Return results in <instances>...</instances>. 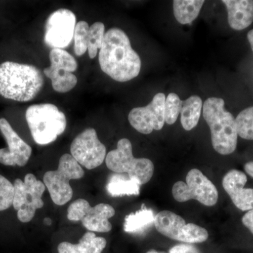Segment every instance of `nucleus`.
Masks as SVG:
<instances>
[{"label":"nucleus","instance_id":"1","mask_svg":"<svg viewBox=\"0 0 253 253\" xmlns=\"http://www.w3.org/2000/svg\"><path fill=\"white\" fill-rule=\"evenodd\" d=\"M99 62L103 72L121 83L137 77L141 71L140 57L131 47L126 33L118 28H111L105 33Z\"/></svg>","mask_w":253,"mask_h":253},{"label":"nucleus","instance_id":"2","mask_svg":"<svg viewBox=\"0 0 253 253\" xmlns=\"http://www.w3.org/2000/svg\"><path fill=\"white\" fill-rule=\"evenodd\" d=\"M41 70L30 64L5 61L0 64V95L5 99L28 102L44 86Z\"/></svg>","mask_w":253,"mask_h":253},{"label":"nucleus","instance_id":"3","mask_svg":"<svg viewBox=\"0 0 253 253\" xmlns=\"http://www.w3.org/2000/svg\"><path fill=\"white\" fill-rule=\"evenodd\" d=\"M224 100L211 97L204 102V117L210 126L213 149L218 154L229 155L235 151L238 142L236 118L224 108Z\"/></svg>","mask_w":253,"mask_h":253},{"label":"nucleus","instance_id":"4","mask_svg":"<svg viewBox=\"0 0 253 253\" xmlns=\"http://www.w3.org/2000/svg\"><path fill=\"white\" fill-rule=\"evenodd\" d=\"M26 119L33 139L40 145L54 142L67 126L64 113L52 104L32 105L26 110Z\"/></svg>","mask_w":253,"mask_h":253},{"label":"nucleus","instance_id":"5","mask_svg":"<svg viewBox=\"0 0 253 253\" xmlns=\"http://www.w3.org/2000/svg\"><path fill=\"white\" fill-rule=\"evenodd\" d=\"M106 164L110 170L117 174H126L139 181L140 185L151 180L154 172V165L148 158H136L132 154V145L129 139L118 141L117 149L106 155Z\"/></svg>","mask_w":253,"mask_h":253},{"label":"nucleus","instance_id":"6","mask_svg":"<svg viewBox=\"0 0 253 253\" xmlns=\"http://www.w3.org/2000/svg\"><path fill=\"white\" fill-rule=\"evenodd\" d=\"M84 175L81 165L71 154H66L60 158L58 169L46 172L43 180L53 202L57 206H63L73 197V191L70 181L81 179Z\"/></svg>","mask_w":253,"mask_h":253},{"label":"nucleus","instance_id":"7","mask_svg":"<svg viewBox=\"0 0 253 253\" xmlns=\"http://www.w3.org/2000/svg\"><path fill=\"white\" fill-rule=\"evenodd\" d=\"M13 207L18 211V220L23 223L31 221L36 211L44 206L42 195L46 186L42 181L38 180L34 174H26L24 181L15 179Z\"/></svg>","mask_w":253,"mask_h":253},{"label":"nucleus","instance_id":"8","mask_svg":"<svg viewBox=\"0 0 253 253\" xmlns=\"http://www.w3.org/2000/svg\"><path fill=\"white\" fill-rule=\"evenodd\" d=\"M172 196L178 202L194 199L206 206H213L218 201L217 188L207 176L198 169L188 172L186 182L177 181L173 185Z\"/></svg>","mask_w":253,"mask_h":253},{"label":"nucleus","instance_id":"9","mask_svg":"<svg viewBox=\"0 0 253 253\" xmlns=\"http://www.w3.org/2000/svg\"><path fill=\"white\" fill-rule=\"evenodd\" d=\"M115 214L116 211L111 205L100 204L91 207L86 200L78 199L68 207L67 217L71 221H81L91 232L106 233L112 229L109 219Z\"/></svg>","mask_w":253,"mask_h":253},{"label":"nucleus","instance_id":"10","mask_svg":"<svg viewBox=\"0 0 253 253\" xmlns=\"http://www.w3.org/2000/svg\"><path fill=\"white\" fill-rule=\"evenodd\" d=\"M51 66L44 68V75L51 81L54 91L66 93L72 90L78 83L73 74L78 63L72 55L62 49H51L49 52Z\"/></svg>","mask_w":253,"mask_h":253},{"label":"nucleus","instance_id":"11","mask_svg":"<svg viewBox=\"0 0 253 253\" xmlns=\"http://www.w3.org/2000/svg\"><path fill=\"white\" fill-rule=\"evenodd\" d=\"M76 14L67 9H59L48 16L44 26V41L52 49H64L74 37Z\"/></svg>","mask_w":253,"mask_h":253},{"label":"nucleus","instance_id":"12","mask_svg":"<svg viewBox=\"0 0 253 253\" xmlns=\"http://www.w3.org/2000/svg\"><path fill=\"white\" fill-rule=\"evenodd\" d=\"M71 154L81 166L92 169L99 167L106 160V148L99 141L94 128H87L73 141Z\"/></svg>","mask_w":253,"mask_h":253},{"label":"nucleus","instance_id":"13","mask_svg":"<svg viewBox=\"0 0 253 253\" xmlns=\"http://www.w3.org/2000/svg\"><path fill=\"white\" fill-rule=\"evenodd\" d=\"M166 96L163 93L155 95L152 101L144 107L134 108L128 116V121L136 131L144 134L161 130L164 126Z\"/></svg>","mask_w":253,"mask_h":253},{"label":"nucleus","instance_id":"14","mask_svg":"<svg viewBox=\"0 0 253 253\" xmlns=\"http://www.w3.org/2000/svg\"><path fill=\"white\" fill-rule=\"evenodd\" d=\"M0 131L8 147L0 149V163L6 166L23 167L32 154V148L20 137L5 118H0Z\"/></svg>","mask_w":253,"mask_h":253},{"label":"nucleus","instance_id":"15","mask_svg":"<svg viewBox=\"0 0 253 253\" xmlns=\"http://www.w3.org/2000/svg\"><path fill=\"white\" fill-rule=\"evenodd\" d=\"M247 176L238 169H231L223 178L224 191L231 198L233 204L242 211L253 209V189L245 188Z\"/></svg>","mask_w":253,"mask_h":253},{"label":"nucleus","instance_id":"16","mask_svg":"<svg viewBox=\"0 0 253 253\" xmlns=\"http://www.w3.org/2000/svg\"><path fill=\"white\" fill-rule=\"evenodd\" d=\"M155 227L158 232L169 239L191 244L193 223L186 224L181 216L164 211L155 216Z\"/></svg>","mask_w":253,"mask_h":253},{"label":"nucleus","instance_id":"17","mask_svg":"<svg viewBox=\"0 0 253 253\" xmlns=\"http://www.w3.org/2000/svg\"><path fill=\"white\" fill-rule=\"evenodd\" d=\"M228 13V22L231 28L242 31L253 22L252 0H224Z\"/></svg>","mask_w":253,"mask_h":253},{"label":"nucleus","instance_id":"18","mask_svg":"<svg viewBox=\"0 0 253 253\" xmlns=\"http://www.w3.org/2000/svg\"><path fill=\"white\" fill-rule=\"evenodd\" d=\"M106 246V240L87 231L77 244L64 241L58 246L59 253H101Z\"/></svg>","mask_w":253,"mask_h":253},{"label":"nucleus","instance_id":"19","mask_svg":"<svg viewBox=\"0 0 253 253\" xmlns=\"http://www.w3.org/2000/svg\"><path fill=\"white\" fill-rule=\"evenodd\" d=\"M140 186L139 181L127 174L116 173L110 178L106 190L113 197L138 196L140 193Z\"/></svg>","mask_w":253,"mask_h":253},{"label":"nucleus","instance_id":"20","mask_svg":"<svg viewBox=\"0 0 253 253\" xmlns=\"http://www.w3.org/2000/svg\"><path fill=\"white\" fill-rule=\"evenodd\" d=\"M202 99L194 95L182 101L181 109V123L186 131L194 129L199 123L202 111Z\"/></svg>","mask_w":253,"mask_h":253},{"label":"nucleus","instance_id":"21","mask_svg":"<svg viewBox=\"0 0 253 253\" xmlns=\"http://www.w3.org/2000/svg\"><path fill=\"white\" fill-rule=\"evenodd\" d=\"M205 1L203 0H175L173 10L176 21L183 25L192 23L199 16Z\"/></svg>","mask_w":253,"mask_h":253},{"label":"nucleus","instance_id":"22","mask_svg":"<svg viewBox=\"0 0 253 253\" xmlns=\"http://www.w3.org/2000/svg\"><path fill=\"white\" fill-rule=\"evenodd\" d=\"M154 219V212L146 208L131 213L125 219L124 231L128 233L139 232L153 224Z\"/></svg>","mask_w":253,"mask_h":253},{"label":"nucleus","instance_id":"23","mask_svg":"<svg viewBox=\"0 0 253 253\" xmlns=\"http://www.w3.org/2000/svg\"><path fill=\"white\" fill-rule=\"evenodd\" d=\"M238 135L247 140H253V106L243 110L236 118Z\"/></svg>","mask_w":253,"mask_h":253},{"label":"nucleus","instance_id":"24","mask_svg":"<svg viewBox=\"0 0 253 253\" xmlns=\"http://www.w3.org/2000/svg\"><path fill=\"white\" fill-rule=\"evenodd\" d=\"M105 33V25L103 23L95 22L89 27L87 50L90 59H94L98 50L101 49Z\"/></svg>","mask_w":253,"mask_h":253},{"label":"nucleus","instance_id":"25","mask_svg":"<svg viewBox=\"0 0 253 253\" xmlns=\"http://www.w3.org/2000/svg\"><path fill=\"white\" fill-rule=\"evenodd\" d=\"M89 26L86 21H81L76 24L75 29L74 51L76 56H81L87 51Z\"/></svg>","mask_w":253,"mask_h":253},{"label":"nucleus","instance_id":"26","mask_svg":"<svg viewBox=\"0 0 253 253\" xmlns=\"http://www.w3.org/2000/svg\"><path fill=\"white\" fill-rule=\"evenodd\" d=\"M182 101L175 93H170L165 101V121L168 125L176 122L179 113H181Z\"/></svg>","mask_w":253,"mask_h":253},{"label":"nucleus","instance_id":"27","mask_svg":"<svg viewBox=\"0 0 253 253\" xmlns=\"http://www.w3.org/2000/svg\"><path fill=\"white\" fill-rule=\"evenodd\" d=\"M14 196V184L0 174V212L13 206Z\"/></svg>","mask_w":253,"mask_h":253},{"label":"nucleus","instance_id":"28","mask_svg":"<svg viewBox=\"0 0 253 253\" xmlns=\"http://www.w3.org/2000/svg\"><path fill=\"white\" fill-rule=\"evenodd\" d=\"M169 253H200L196 246L189 244L176 245L169 250Z\"/></svg>","mask_w":253,"mask_h":253},{"label":"nucleus","instance_id":"29","mask_svg":"<svg viewBox=\"0 0 253 253\" xmlns=\"http://www.w3.org/2000/svg\"><path fill=\"white\" fill-rule=\"evenodd\" d=\"M242 223L253 234V209L248 211V212L243 216Z\"/></svg>","mask_w":253,"mask_h":253},{"label":"nucleus","instance_id":"30","mask_svg":"<svg viewBox=\"0 0 253 253\" xmlns=\"http://www.w3.org/2000/svg\"><path fill=\"white\" fill-rule=\"evenodd\" d=\"M244 169L248 174L253 178V161L246 163L244 166Z\"/></svg>","mask_w":253,"mask_h":253},{"label":"nucleus","instance_id":"31","mask_svg":"<svg viewBox=\"0 0 253 253\" xmlns=\"http://www.w3.org/2000/svg\"><path fill=\"white\" fill-rule=\"evenodd\" d=\"M247 37L250 44H251V49H252V51H253V29L249 32Z\"/></svg>","mask_w":253,"mask_h":253},{"label":"nucleus","instance_id":"32","mask_svg":"<svg viewBox=\"0 0 253 253\" xmlns=\"http://www.w3.org/2000/svg\"><path fill=\"white\" fill-rule=\"evenodd\" d=\"M44 223H45L46 225H51V220L49 219V218H46V219H44Z\"/></svg>","mask_w":253,"mask_h":253},{"label":"nucleus","instance_id":"33","mask_svg":"<svg viewBox=\"0 0 253 253\" xmlns=\"http://www.w3.org/2000/svg\"><path fill=\"white\" fill-rule=\"evenodd\" d=\"M146 253H163L158 252V251H155V250H151V251H149V252H147Z\"/></svg>","mask_w":253,"mask_h":253}]
</instances>
